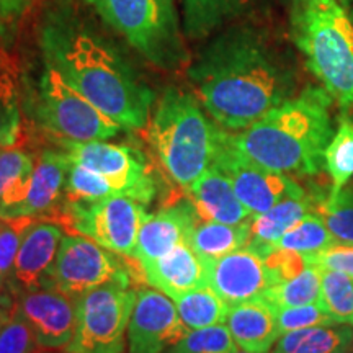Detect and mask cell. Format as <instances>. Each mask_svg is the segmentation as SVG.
<instances>
[{
    "label": "cell",
    "instance_id": "45",
    "mask_svg": "<svg viewBox=\"0 0 353 353\" xmlns=\"http://www.w3.org/2000/svg\"><path fill=\"white\" fill-rule=\"evenodd\" d=\"M339 2H341L343 7H347V2H348V0H339Z\"/></svg>",
    "mask_w": 353,
    "mask_h": 353
},
{
    "label": "cell",
    "instance_id": "33",
    "mask_svg": "<svg viewBox=\"0 0 353 353\" xmlns=\"http://www.w3.org/2000/svg\"><path fill=\"white\" fill-rule=\"evenodd\" d=\"M113 195H117V192L103 175L70 162L64 187L65 201L95 203Z\"/></svg>",
    "mask_w": 353,
    "mask_h": 353
},
{
    "label": "cell",
    "instance_id": "22",
    "mask_svg": "<svg viewBox=\"0 0 353 353\" xmlns=\"http://www.w3.org/2000/svg\"><path fill=\"white\" fill-rule=\"evenodd\" d=\"M316 198L307 193L293 195L276 203L273 208L262 214H255L250 221L249 247L265 255L272 245H275L286 231L298 224L307 214L314 213Z\"/></svg>",
    "mask_w": 353,
    "mask_h": 353
},
{
    "label": "cell",
    "instance_id": "16",
    "mask_svg": "<svg viewBox=\"0 0 353 353\" xmlns=\"http://www.w3.org/2000/svg\"><path fill=\"white\" fill-rule=\"evenodd\" d=\"M63 231L54 223L33 219L21 239L15 265L8 280L15 293L52 286V272Z\"/></svg>",
    "mask_w": 353,
    "mask_h": 353
},
{
    "label": "cell",
    "instance_id": "29",
    "mask_svg": "<svg viewBox=\"0 0 353 353\" xmlns=\"http://www.w3.org/2000/svg\"><path fill=\"white\" fill-rule=\"evenodd\" d=\"M322 268L319 265L307 263L301 273L281 283L273 285L265 294V299L275 307L303 306V304L317 303L321 294Z\"/></svg>",
    "mask_w": 353,
    "mask_h": 353
},
{
    "label": "cell",
    "instance_id": "1",
    "mask_svg": "<svg viewBox=\"0 0 353 353\" xmlns=\"http://www.w3.org/2000/svg\"><path fill=\"white\" fill-rule=\"evenodd\" d=\"M195 97L211 120L242 131L291 99L294 77L260 33L247 26L216 37L190 65Z\"/></svg>",
    "mask_w": 353,
    "mask_h": 353
},
{
    "label": "cell",
    "instance_id": "4",
    "mask_svg": "<svg viewBox=\"0 0 353 353\" xmlns=\"http://www.w3.org/2000/svg\"><path fill=\"white\" fill-rule=\"evenodd\" d=\"M143 132L159 164L187 190L213 165L223 128L210 121L195 95L170 87Z\"/></svg>",
    "mask_w": 353,
    "mask_h": 353
},
{
    "label": "cell",
    "instance_id": "9",
    "mask_svg": "<svg viewBox=\"0 0 353 353\" xmlns=\"http://www.w3.org/2000/svg\"><path fill=\"white\" fill-rule=\"evenodd\" d=\"M145 214L143 203L131 196L113 195L95 203L64 200L52 219L63 223L74 234L95 241L110 252L132 257Z\"/></svg>",
    "mask_w": 353,
    "mask_h": 353
},
{
    "label": "cell",
    "instance_id": "6",
    "mask_svg": "<svg viewBox=\"0 0 353 353\" xmlns=\"http://www.w3.org/2000/svg\"><path fill=\"white\" fill-rule=\"evenodd\" d=\"M144 59L161 69L188 63L174 0H85Z\"/></svg>",
    "mask_w": 353,
    "mask_h": 353
},
{
    "label": "cell",
    "instance_id": "39",
    "mask_svg": "<svg viewBox=\"0 0 353 353\" xmlns=\"http://www.w3.org/2000/svg\"><path fill=\"white\" fill-rule=\"evenodd\" d=\"M306 263L319 265L321 268L327 270H337L353 278V244L348 242H335V244L325 247L321 252L306 255Z\"/></svg>",
    "mask_w": 353,
    "mask_h": 353
},
{
    "label": "cell",
    "instance_id": "7",
    "mask_svg": "<svg viewBox=\"0 0 353 353\" xmlns=\"http://www.w3.org/2000/svg\"><path fill=\"white\" fill-rule=\"evenodd\" d=\"M37 117L44 130L61 143L107 141L121 131L117 121L79 94L50 64L39 79Z\"/></svg>",
    "mask_w": 353,
    "mask_h": 353
},
{
    "label": "cell",
    "instance_id": "18",
    "mask_svg": "<svg viewBox=\"0 0 353 353\" xmlns=\"http://www.w3.org/2000/svg\"><path fill=\"white\" fill-rule=\"evenodd\" d=\"M185 192L201 221L242 224L254 218L237 198L229 176L216 165L203 172Z\"/></svg>",
    "mask_w": 353,
    "mask_h": 353
},
{
    "label": "cell",
    "instance_id": "27",
    "mask_svg": "<svg viewBox=\"0 0 353 353\" xmlns=\"http://www.w3.org/2000/svg\"><path fill=\"white\" fill-rule=\"evenodd\" d=\"M176 311L188 330L210 327L226 322L229 304L224 303L208 285L175 299Z\"/></svg>",
    "mask_w": 353,
    "mask_h": 353
},
{
    "label": "cell",
    "instance_id": "25",
    "mask_svg": "<svg viewBox=\"0 0 353 353\" xmlns=\"http://www.w3.org/2000/svg\"><path fill=\"white\" fill-rule=\"evenodd\" d=\"M250 221L242 224H224L200 219L190 234L188 244L203 260L224 257L249 245Z\"/></svg>",
    "mask_w": 353,
    "mask_h": 353
},
{
    "label": "cell",
    "instance_id": "14",
    "mask_svg": "<svg viewBox=\"0 0 353 353\" xmlns=\"http://www.w3.org/2000/svg\"><path fill=\"white\" fill-rule=\"evenodd\" d=\"M206 285L229 306L265 298L275 285L262 254L242 247L224 257L205 260Z\"/></svg>",
    "mask_w": 353,
    "mask_h": 353
},
{
    "label": "cell",
    "instance_id": "26",
    "mask_svg": "<svg viewBox=\"0 0 353 353\" xmlns=\"http://www.w3.org/2000/svg\"><path fill=\"white\" fill-rule=\"evenodd\" d=\"M183 33L192 39L213 34L239 12L241 0H179Z\"/></svg>",
    "mask_w": 353,
    "mask_h": 353
},
{
    "label": "cell",
    "instance_id": "13",
    "mask_svg": "<svg viewBox=\"0 0 353 353\" xmlns=\"http://www.w3.org/2000/svg\"><path fill=\"white\" fill-rule=\"evenodd\" d=\"M187 332L175 301L165 293L148 288L136 294L128 325V352L165 353Z\"/></svg>",
    "mask_w": 353,
    "mask_h": 353
},
{
    "label": "cell",
    "instance_id": "28",
    "mask_svg": "<svg viewBox=\"0 0 353 353\" xmlns=\"http://www.w3.org/2000/svg\"><path fill=\"white\" fill-rule=\"evenodd\" d=\"M317 304L335 324L353 325V278L342 272L322 268Z\"/></svg>",
    "mask_w": 353,
    "mask_h": 353
},
{
    "label": "cell",
    "instance_id": "40",
    "mask_svg": "<svg viewBox=\"0 0 353 353\" xmlns=\"http://www.w3.org/2000/svg\"><path fill=\"white\" fill-rule=\"evenodd\" d=\"M33 0H0V13L2 15H12L20 13L26 6H30Z\"/></svg>",
    "mask_w": 353,
    "mask_h": 353
},
{
    "label": "cell",
    "instance_id": "46",
    "mask_svg": "<svg viewBox=\"0 0 353 353\" xmlns=\"http://www.w3.org/2000/svg\"><path fill=\"white\" fill-rule=\"evenodd\" d=\"M234 353H250V352H245V350H241V348H237V350Z\"/></svg>",
    "mask_w": 353,
    "mask_h": 353
},
{
    "label": "cell",
    "instance_id": "5",
    "mask_svg": "<svg viewBox=\"0 0 353 353\" xmlns=\"http://www.w3.org/2000/svg\"><path fill=\"white\" fill-rule=\"evenodd\" d=\"M291 30L309 70L353 120V20L339 0H293Z\"/></svg>",
    "mask_w": 353,
    "mask_h": 353
},
{
    "label": "cell",
    "instance_id": "8",
    "mask_svg": "<svg viewBox=\"0 0 353 353\" xmlns=\"http://www.w3.org/2000/svg\"><path fill=\"white\" fill-rule=\"evenodd\" d=\"M130 280H117L77 299V327L70 353H123L136 303Z\"/></svg>",
    "mask_w": 353,
    "mask_h": 353
},
{
    "label": "cell",
    "instance_id": "10",
    "mask_svg": "<svg viewBox=\"0 0 353 353\" xmlns=\"http://www.w3.org/2000/svg\"><path fill=\"white\" fill-rule=\"evenodd\" d=\"M63 144L70 162L103 175L117 195L131 196L143 205H148L156 195L151 169L138 149L107 141Z\"/></svg>",
    "mask_w": 353,
    "mask_h": 353
},
{
    "label": "cell",
    "instance_id": "37",
    "mask_svg": "<svg viewBox=\"0 0 353 353\" xmlns=\"http://www.w3.org/2000/svg\"><path fill=\"white\" fill-rule=\"evenodd\" d=\"M38 350L37 337L15 304L10 321L0 330V353H38Z\"/></svg>",
    "mask_w": 353,
    "mask_h": 353
},
{
    "label": "cell",
    "instance_id": "23",
    "mask_svg": "<svg viewBox=\"0 0 353 353\" xmlns=\"http://www.w3.org/2000/svg\"><path fill=\"white\" fill-rule=\"evenodd\" d=\"M34 161L28 154L12 148L0 149V218H19L28 196Z\"/></svg>",
    "mask_w": 353,
    "mask_h": 353
},
{
    "label": "cell",
    "instance_id": "44",
    "mask_svg": "<svg viewBox=\"0 0 353 353\" xmlns=\"http://www.w3.org/2000/svg\"><path fill=\"white\" fill-rule=\"evenodd\" d=\"M41 353H70L68 350H43Z\"/></svg>",
    "mask_w": 353,
    "mask_h": 353
},
{
    "label": "cell",
    "instance_id": "20",
    "mask_svg": "<svg viewBox=\"0 0 353 353\" xmlns=\"http://www.w3.org/2000/svg\"><path fill=\"white\" fill-rule=\"evenodd\" d=\"M237 348L250 353H268L280 339L276 307L265 298L229 307L226 322Z\"/></svg>",
    "mask_w": 353,
    "mask_h": 353
},
{
    "label": "cell",
    "instance_id": "30",
    "mask_svg": "<svg viewBox=\"0 0 353 353\" xmlns=\"http://www.w3.org/2000/svg\"><path fill=\"white\" fill-rule=\"evenodd\" d=\"M335 242H337V239L329 231V228L325 226L321 216L312 213L303 218L298 224H294L290 231H286L281 236V239L275 245H272L270 249L288 250V252L301 254L306 257V255L321 252V250L335 244Z\"/></svg>",
    "mask_w": 353,
    "mask_h": 353
},
{
    "label": "cell",
    "instance_id": "41",
    "mask_svg": "<svg viewBox=\"0 0 353 353\" xmlns=\"http://www.w3.org/2000/svg\"><path fill=\"white\" fill-rule=\"evenodd\" d=\"M0 70H3V72H10V74L17 72V68L15 64H13L12 57L8 56V52L3 50L2 46H0Z\"/></svg>",
    "mask_w": 353,
    "mask_h": 353
},
{
    "label": "cell",
    "instance_id": "15",
    "mask_svg": "<svg viewBox=\"0 0 353 353\" xmlns=\"http://www.w3.org/2000/svg\"><path fill=\"white\" fill-rule=\"evenodd\" d=\"M32 327L39 350H65L77 327V299L56 286L19 294L15 303Z\"/></svg>",
    "mask_w": 353,
    "mask_h": 353
},
{
    "label": "cell",
    "instance_id": "43",
    "mask_svg": "<svg viewBox=\"0 0 353 353\" xmlns=\"http://www.w3.org/2000/svg\"><path fill=\"white\" fill-rule=\"evenodd\" d=\"M0 306L13 307V304H10V298H8V294L6 293V288H3V286H0Z\"/></svg>",
    "mask_w": 353,
    "mask_h": 353
},
{
    "label": "cell",
    "instance_id": "32",
    "mask_svg": "<svg viewBox=\"0 0 353 353\" xmlns=\"http://www.w3.org/2000/svg\"><path fill=\"white\" fill-rule=\"evenodd\" d=\"M314 198V213L321 216L335 239L353 244V183L345 185L335 195Z\"/></svg>",
    "mask_w": 353,
    "mask_h": 353
},
{
    "label": "cell",
    "instance_id": "36",
    "mask_svg": "<svg viewBox=\"0 0 353 353\" xmlns=\"http://www.w3.org/2000/svg\"><path fill=\"white\" fill-rule=\"evenodd\" d=\"M33 218H0V286H8L17 254Z\"/></svg>",
    "mask_w": 353,
    "mask_h": 353
},
{
    "label": "cell",
    "instance_id": "34",
    "mask_svg": "<svg viewBox=\"0 0 353 353\" xmlns=\"http://www.w3.org/2000/svg\"><path fill=\"white\" fill-rule=\"evenodd\" d=\"M237 350L226 324L193 329L165 353H234Z\"/></svg>",
    "mask_w": 353,
    "mask_h": 353
},
{
    "label": "cell",
    "instance_id": "11",
    "mask_svg": "<svg viewBox=\"0 0 353 353\" xmlns=\"http://www.w3.org/2000/svg\"><path fill=\"white\" fill-rule=\"evenodd\" d=\"M213 165L229 176L237 198L254 216L265 213L285 198L306 193L290 175L265 169L237 151L226 130L221 132Z\"/></svg>",
    "mask_w": 353,
    "mask_h": 353
},
{
    "label": "cell",
    "instance_id": "17",
    "mask_svg": "<svg viewBox=\"0 0 353 353\" xmlns=\"http://www.w3.org/2000/svg\"><path fill=\"white\" fill-rule=\"evenodd\" d=\"M198 221L200 218L190 201L176 203L154 214H145L132 257L139 265L164 257L176 245L188 242Z\"/></svg>",
    "mask_w": 353,
    "mask_h": 353
},
{
    "label": "cell",
    "instance_id": "3",
    "mask_svg": "<svg viewBox=\"0 0 353 353\" xmlns=\"http://www.w3.org/2000/svg\"><path fill=\"white\" fill-rule=\"evenodd\" d=\"M332 97L322 87H306L259 121L236 134L232 144L255 164L280 174L312 176L325 167L334 136Z\"/></svg>",
    "mask_w": 353,
    "mask_h": 353
},
{
    "label": "cell",
    "instance_id": "24",
    "mask_svg": "<svg viewBox=\"0 0 353 353\" xmlns=\"http://www.w3.org/2000/svg\"><path fill=\"white\" fill-rule=\"evenodd\" d=\"M352 345V325H316L280 335L272 353H348Z\"/></svg>",
    "mask_w": 353,
    "mask_h": 353
},
{
    "label": "cell",
    "instance_id": "31",
    "mask_svg": "<svg viewBox=\"0 0 353 353\" xmlns=\"http://www.w3.org/2000/svg\"><path fill=\"white\" fill-rule=\"evenodd\" d=\"M325 169L332 179L330 195H335L353 179V120L342 114L337 131L325 151Z\"/></svg>",
    "mask_w": 353,
    "mask_h": 353
},
{
    "label": "cell",
    "instance_id": "19",
    "mask_svg": "<svg viewBox=\"0 0 353 353\" xmlns=\"http://www.w3.org/2000/svg\"><path fill=\"white\" fill-rule=\"evenodd\" d=\"M141 268L145 281L174 301L190 291L206 286L205 260L188 242L176 245L164 257L141 265Z\"/></svg>",
    "mask_w": 353,
    "mask_h": 353
},
{
    "label": "cell",
    "instance_id": "35",
    "mask_svg": "<svg viewBox=\"0 0 353 353\" xmlns=\"http://www.w3.org/2000/svg\"><path fill=\"white\" fill-rule=\"evenodd\" d=\"M13 77L15 74L0 70V149L12 148L20 138V110Z\"/></svg>",
    "mask_w": 353,
    "mask_h": 353
},
{
    "label": "cell",
    "instance_id": "42",
    "mask_svg": "<svg viewBox=\"0 0 353 353\" xmlns=\"http://www.w3.org/2000/svg\"><path fill=\"white\" fill-rule=\"evenodd\" d=\"M13 306H15V304H13ZM12 311H13V307L0 306V330H2V327L7 324L8 321H10Z\"/></svg>",
    "mask_w": 353,
    "mask_h": 353
},
{
    "label": "cell",
    "instance_id": "21",
    "mask_svg": "<svg viewBox=\"0 0 353 353\" xmlns=\"http://www.w3.org/2000/svg\"><path fill=\"white\" fill-rule=\"evenodd\" d=\"M70 161L65 152L44 151L37 161L30 185L28 196L20 210V216L33 219L52 218L64 195L65 179Z\"/></svg>",
    "mask_w": 353,
    "mask_h": 353
},
{
    "label": "cell",
    "instance_id": "38",
    "mask_svg": "<svg viewBox=\"0 0 353 353\" xmlns=\"http://www.w3.org/2000/svg\"><path fill=\"white\" fill-rule=\"evenodd\" d=\"M276 321L281 335L299 329L316 327V325L335 324V322L322 311L317 303L303 304V306L276 307Z\"/></svg>",
    "mask_w": 353,
    "mask_h": 353
},
{
    "label": "cell",
    "instance_id": "12",
    "mask_svg": "<svg viewBox=\"0 0 353 353\" xmlns=\"http://www.w3.org/2000/svg\"><path fill=\"white\" fill-rule=\"evenodd\" d=\"M117 280H130V276L110 250L85 236H63L52 272V286L79 299L88 291Z\"/></svg>",
    "mask_w": 353,
    "mask_h": 353
},
{
    "label": "cell",
    "instance_id": "2",
    "mask_svg": "<svg viewBox=\"0 0 353 353\" xmlns=\"http://www.w3.org/2000/svg\"><path fill=\"white\" fill-rule=\"evenodd\" d=\"M39 43L46 64L101 113L126 130L143 131L148 126L154 92L76 13L65 8L48 12Z\"/></svg>",
    "mask_w": 353,
    "mask_h": 353
}]
</instances>
